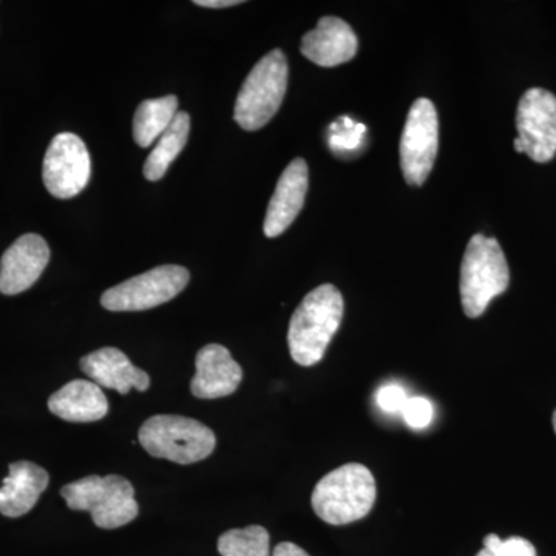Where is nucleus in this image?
<instances>
[{
  "instance_id": "obj_1",
  "label": "nucleus",
  "mask_w": 556,
  "mask_h": 556,
  "mask_svg": "<svg viewBox=\"0 0 556 556\" xmlns=\"http://www.w3.org/2000/svg\"><path fill=\"white\" fill-rule=\"evenodd\" d=\"M343 298L334 285H321L311 291L292 314L288 346L300 367H313L324 358L343 318Z\"/></svg>"
},
{
  "instance_id": "obj_2",
  "label": "nucleus",
  "mask_w": 556,
  "mask_h": 556,
  "mask_svg": "<svg viewBox=\"0 0 556 556\" xmlns=\"http://www.w3.org/2000/svg\"><path fill=\"white\" fill-rule=\"evenodd\" d=\"M378 496L375 477L362 464H345L317 482L311 503L321 521L345 526L367 517Z\"/></svg>"
},
{
  "instance_id": "obj_3",
  "label": "nucleus",
  "mask_w": 556,
  "mask_h": 556,
  "mask_svg": "<svg viewBox=\"0 0 556 556\" xmlns=\"http://www.w3.org/2000/svg\"><path fill=\"white\" fill-rule=\"evenodd\" d=\"M510 285L506 255L495 239L477 233L468 241L460 265V302L467 317L485 313L493 299Z\"/></svg>"
},
{
  "instance_id": "obj_4",
  "label": "nucleus",
  "mask_w": 556,
  "mask_h": 556,
  "mask_svg": "<svg viewBox=\"0 0 556 556\" xmlns=\"http://www.w3.org/2000/svg\"><path fill=\"white\" fill-rule=\"evenodd\" d=\"M138 439L150 456L181 466L206 459L217 445L211 428L190 417L175 415L150 417L139 428Z\"/></svg>"
},
{
  "instance_id": "obj_5",
  "label": "nucleus",
  "mask_w": 556,
  "mask_h": 556,
  "mask_svg": "<svg viewBox=\"0 0 556 556\" xmlns=\"http://www.w3.org/2000/svg\"><path fill=\"white\" fill-rule=\"evenodd\" d=\"M61 495L72 510L90 511L94 525L101 529H118L138 517L134 485L118 475L80 478L62 486Z\"/></svg>"
},
{
  "instance_id": "obj_6",
  "label": "nucleus",
  "mask_w": 556,
  "mask_h": 556,
  "mask_svg": "<svg viewBox=\"0 0 556 556\" xmlns=\"http://www.w3.org/2000/svg\"><path fill=\"white\" fill-rule=\"evenodd\" d=\"M288 87V61L283 51L273 50L251 70L241 86L233 118L243 130L265 127L276 116Z\"/></svg>"
},
{
  "instance_id": "obj_7",
  "label": "nucleus",
  "mask_w": 556,
  "mask_h": 556,
  "mask_svg": "<svg viewBox=\"0 0 556 556\" xmlns=\"http://www.w3.org/2000/svg\"><path fill=\"white\" fill-rule=\"evenodd\" d=\"M189 280V270L182 266H156L141 276L123 281L118 287L108 289L102 294L101 305L115 313L156 308L185 291Z\"/></svg>"
},
{
  "instance_id": "obj_8",
  "label": "nucleus",
  "mask_w": 556,
  "mask_h": 556,
  "mask_svg": "<svg viewBox=\"0 0 556 556\" xmlns=\"http://www.w3.org/2000/svg\"><path fill=\"white\" fill-rule=\"evenodd\" d=\"M439 121L437 108L419 98L409 109L401 138V167L409 186H422L438 155Z\"/></svg>"
},
{
  "instance_id": "obj_9",
  "label": "nucleus",
  "mask_w": 556,
  "mask_h": 556,
  "mask_svg": "<svg viewBox=\"0 0 556 556\" xmlns=\"http://www.w3.org/2000/svg\"><path fill=\"white\" fill-rule=\"evenodd\" d=\"M91 161L86 142L78 135H56L43 159V185L51 195L68 200L79 195L89 185Z\"/></svg>"
},
{
  "instance_id": "obj_10",
  "label": "nucleus",
  "mask_w": 556,
  "mask_h": 556,
  "mask_svg": "<svg viewBox=\"0 0 556 556\" xmlns=\"http://www.w3.org/2000/svg\"><path fill=\"white\" fill-rule=\"evenodd\" d=\"M518 139L526 155L548 163L556 155V97L544 89L527 90L517 112Z\"/></svg>"
},
{
  "instance_id": "obj_11",
  "label": "nucleus",
  "mask_w": 556,
  "mask_h": 556,
  "mask_svg": "<svg viewBox=\"0 0 556 556\" xmlns=\"http://www.w3.org/2000/svg\"><path fill=\"white\" fill-rule=\"evenodd\" d=\"M50 262V248L38 233L20 237L0 260V292L17 295L30 289Z\"/></svg>"
},
{
  "instance_id": "obj_12",
  "label": "nucleus",
  "mask_w": 556,
  "mask_h": 556,
  "mask_svg": "<svg viewBox=\"0 0 556 556\" xmlns=\"http://www.w3.org/2000/svg\"><path fill=\"white\" fill-rule=\"evenodd\" d=\"M309 186L308 164L305 160L295 159L278 179L276 192L269 201L266 212L265 236L276 239L281 236L298 218Z\"/></svg>"
},
{
  "instance_id": "obj_13",
  "label": "nucleus",
  "mask_w": 556,
  "mask_h": 556,
  "mask_svg": "<svg viewBox=\"0 0 556 556\" xmlns=\"http://www.w3.org/2000/svg\"><path fill=\"white\" fill-rule=\"evenodd\" d=\"M356 33L340 17L325 16L302 39L303 56L320 67H338L356 56Z\"/></svg>"
},
{
  "instance_id": "obj_14",
  "label": "nucleus",
  "mask_w": 556,
  "mask_h": 556,
  "mask_svg": "<svg viewBox=\"0 0 556 556\" xmlns=\"http://www.w3.org/2000/svg\"><path fill=\"white\" fill-rule=\"evenodd\" d=\"M197 375L190 391L199 399H219L236 393L243 379V369L218 343L201 348L195 358Z\"/></svg>"
},
{
  "instance_id": "obj_15",
  "label": "nucleus",
  "mask_w": 556,
  "mask_h": 556,
  "mask_svg": "<svg viewBox=\"0 0 556 556\" xmlns=\"http://www.w3.org/2000/svg\"><path fill=\"white\" fill-rule=\"evenodd\" d=\"M80 369L93 379L98 387L109 388L127 394L135 388L138 391L149 390L150 378L131 364L130 358L116 348H101L80 358Z\"/></svg>"
},
{
  "instance_id": "obj_16",
  "label": "nucleus",
  "mask_w": 556,
  "mask_h": 556,
  "mask_svg": "<svg viewBox=\"0 0 556 556\" xmlns=\"http://www.w3.org/2000/svg\"><path fill=\"white\" fill-rule=\"evenodd\" d=\"M49 482L47 470L30 460L11 464L10 475L0 486V514L9 518L24 517L36 506Z\"/></svg>"
},
{
  "instance_id": "obj_17",
  "label": "nucleus",
  "mask_w": 556,
  "mask_h": 556,
  "mask_svg": "<svg viewBox=\"0 0 556 556\" xmlns=\"http://www.w3.org/2000/svg\"><path fill=\"white\" fill-rule=\"evenodd\" d=\"M49 409L68 422H97L108 416L109 401L91 380H73L49 399Z\"/></svg>"
},
{
  "instance_id": "obj_18",
  "label": "nucleus",
  "mask_w": 556,
  "mask_h": 556,
  "mask_svg": "<svg viewBox=\"0 0 556 556\" xmlns=\"http://www.w3.org/2000/svg\"><path fill=\"white\" fill-rule=\"evenodd\" d=\"M177 113L178 98L174 94L141 102L134 118L135 142L139 148H149L159 141L174 123Z\"/></svg>"
},
{
  "instance_id": "obj_19",
  "label": "nucleus",
  "mask_w": 556,
  "mask_h": 556,
  "mask_svg": "<svg viewBox=\"0 0 556 556\" xmlns=\"http://www.w3.org/2000/svg\"><path fill=\"white\" fill-rule=\"evenodd\" d=\"M190 130L189 113L178 112L169 129L161 135L155 148L150 152L144 163V177L149 181H159L169 170L170 164L177 160L186 148Z\"/></svg>"
},
{
  "instance_id": "obj_20",
  "label": "nucleus",
  "mask_w": 556,
  "mask_h": 556,
  "mask_svg": "<svg viewBox=\"0 0 556 556\" xmlns=\"http://www.w3.org/2000/svg\"><path fill=\"white\" fill-rule=\"evenodd\" d=\"M222 556H273L268 530L262 526L228 530L218 540Z\"/></svg>"
},
{
  "instance_id": "obj_21",
  "label": "nucleus",
  "mask_w": 556,
  "mask_h": 556,
  "mask_svg": "<svg viewBox=\"0 0 556 556\" xmlns=\"http://www.w3.org/2000/svg\"><path fill=\"white\" fill-rule=\"evenodd\" d=\"M484 548L495 556H536V548L521 536L501 540L495 533L484 538Z\"/></svg>"
},
{
  "instance_id": "obj_22",
  "label": "nucleus",
  "mask_w": 556,
  "mask_h": 556,
  "mask_svg": "<svg viewBox=\"0 0 556 556\" xmlns=\"http://www.w3.org/2000/svg\"><path fill=\"white\" fill-rule=\"evenodd\" d=\"M433 404L426 397H408L407 404L402 409V417L413 430H424L430 426L433 422Z\"/></svg>"
},
{
  "instance_id": "obj_23",
  "label": "nucleus",
  "mask_w": 556,
  "mask_h": 556,
  "mask_svg": "<svg viewBox=\"0 0 556 556\" xmlns=\"http://www.w3.org/2000/svg\"><path fill=\"white\" fill-rule=\"evenodd\" d=\"M407 401L408 396L404 388L396 386V383L380 388L378 396H376L378 407L382 409V412L388 413V415L402 413Z\"/></svg>"
},
{
  "instance_id": "obj_24",
  "label": "nucleus",
  "mask_w": 556,
  "mask_h": 556,
  "mask_svg": "<svg viewBox=\"0 0 556 556\" xmlns=\"http://www.w3.org/2000/svg\"><path fill=\"white\" fill-rule=\"evenodd\" d=\"M273 556H311L294 543H280L274 548Z\"/></svg>"
},
{
  "instance_id": "obj_25",
  "label": "nucleus",
  "mask_w": 556,
  "mask_h": 556,
  "mask_svg": "<svg viewBox=\"0 0 556 556\" xmlns=\"http://www.w3.org/2000/svg\"><path fill=\"white\" fill-rule=\"evenodd\" d=\"M195 5L204 9H228V7L240 5V0H195Z\"/></svg>"
},
{
  "instance_id": "obj_26",
  "label": "nucleus",
  "mask_w": 556,
  "mask_h": 556,
  "mask_svg": "<svg viewBox=\"0 0 556 556\" xmlns=\"http://www.w3.org/2000/svg\"><path fill=\"white\" fill-rule=\"evenodd\" d=\"M514 146H515V150H517L518 153H525V149H522L521 141H519L518 138L515 139Z\"/></svg>"
},
{
  "instance_id": "obj_27",
  "label": "nucleus",
  "mask_w": 556,
  "mask_h": 556,
  "mask_svg": "<svg viewBox=\"0 0 556 556\" xmlns=\"http://www.w3.org/2000/svg\"><path fill=\"white\" fill-rule=\"evenodd\" d=\"M554 430H555V433H556V409H555V413H554Z\"/></svg>"
}]
</instances>
